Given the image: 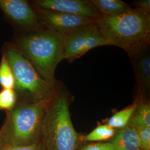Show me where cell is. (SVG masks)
Listing matches in <instances>:
<instances>
[{"instance_id": "6da1fadb", "label": "cell", "mask_w": 150, "mask_h": 150, "mask_svg": "<svg viewBox=\"0 0 150 150\" xmlns=\"http://www.w3.org/2000/svg\"><path fill=\"white\" fill-rule=\"evenodd\" d=\"M65 36L47 28L32 31L18 38L13 46L27 59L41 76L57 86L55 70L63 60Z\"/></svg>"}, {"instance_id": "7a4b0ae2", "label": "cell", "mask_w": 150, "mask_h": 150, "mask_svg": "<svg viewBox=\"0 0 150 150\" xmlns=\"http://www.w3.org/2000/svg\"><path fill=\"white\" fill-rule=\"evenodd\" d=\"M96 25L111 45L128 54L150 46V16L145 12L131 8L118 16H103Z\"/></svg>"}, {"instance_id": "3957f363", "label": "cell", "mask_w": 150, "mask_h": 150, "mask_svg": "<svg viewBox=\"0 0 150 150\" xmlns=\"http://www.w3.org/2000/svg\"><path fill=\"white\" fill-rule=\"evenodd\" d=\"M52 97L36 102H18L6 112L2 126L5 146H25L39 142L46 111Z\"/></svg>"}, {"instance_id": "277c9868", "label": "cell", "mask_w": 150, "mask_h": 150, "mask_svg": "<svg viewBox=\"0 0 150 150\" xmlns=\"http://www.w3.org/2000/svg\"><path fill=\"white\" fill-rule=\"evenodd\" d=\"M42 134L45 150H76L77 134L70 116L69 98L58 86L47 107Z\"/></svg>"}, {"instance_id": "5b68a950", "label": "cell", "mask_w": 150, "mask_h": 150, "mask_svg": "<svg viewBox=\"0 0 150 150\" xmlns=\"http://www.w3.org/2000/svg\"><path fill=\"white\" fill-rule=\"evenodd\" d=\"M12 71L17 95L36 102L53 96L57 86L50 85L41 76L31 62L13 46L6 47L4 55Z\"/></svg>"}, {"instance_id": "8992f818", "label": "cell", "mask_w": 150, "mask_h": 150, "mask_svg": "<svg viewBox=\"0 0 150 150\" xmlns=\"http://www.w3.org/2000/svg\"><path fill=\"white\" fill-rule=\"evenodd\" d=\"M111 45L97 26L96 22L65 36L63 60L74 61L93 48Z\"/></svg>"}, {"instance_id": "52a82bcc", "label": "cell", "mask_w": 150, "mask_h": 150, "mask_svg": "<svg viewBox=\"0 0 150 150\" xmlns=\"http://www.w3.org/2000/svg\"><path fill=\"white\" fill-rule=\"evenodd\" d=\"M36 12L41 26L64 36L97 22L83 16L56 11L38 9Z\"/></svg>"}, {"instance_id": "ba28073f", "label": "cell", "mask_w": 150, "mask_h": 150, "mask_svg": "<svg viewBox=\"0 0 150 150\" xmlns=\"http://www.w3.org/2000/svg\"><path fill=\"white\" fill-rule=\"evenodd\" d=\"M0 9L10 20L23 28L32 31L42 26L36 11L26 1L0 0Z\"/></svg>"}, {"instance_id": "9c48e42d", "label": "cell", "mask_w": 150, "mask_h": 150, "mask_svg": "<svg viewBox=\"0 0 150 150\" xmlns=\"http://www.w3.org/2000/svg\"><path fill=\"white\" fill-rule=\"evenodd\" d=\"M36 4L40 10L83 16L97 21L103 17L88 0H38Z\"/></svg>"}, {"instance_id": "30bf717a", "label": "cell", "mask_w": 150, "mask_h": 150, "mask_svg": "<svg viewBox=\"0 0 150 150\" xmlns=\"http://www.w3.org/2000/svg\"><path fill=\"white\" fill-rule=\"evenodd\" d=\"M129 55L139 93L148 92L150 88V46L140 48Z\"/></svg>"}, {"instance_id": "8fae6325", "label": "cell", "mask_w": 150, "mask_h": 150, "mask_svg": "<svg viewBox=\"0 0 150 150\" xmlns=\"http://www.w3.org/2000/svg\"><path fill=\"white\" fill-rule=\"evenodd\" d=\"M110 142L115 150H142L137 131L129 125L121 129Z\"/></svg>"}, {"instance_id": "7c38bea8", "label": "cell", "mask_w": 150, "mask_h": 150, "mask_svg": "<svg viewBox=\"0 0 150 150\" xmlns=\"http://www.w3.org/2000/svg\"><path fill=\"white\" fill-rule=\"evenodd\" d=\"M91 2L103 16L106 17L118 16L132 8L120 0H92Z\"/></svg>"}, {"instance_id": "4fadbf2b", "label": "cell", "mask_w": 150, "mask_h": 150, "mask_svg": "<svg viewBox=\"0 0 150 150\" xmlns=\"http://www.w3.org/2000/svg\"><path fill=\"white\" fill-rule=\"evenodd\" d=\"M127 125L136 129L150 127V106L148 102H139Z\"/></svg>"}, {"instance_id": "5bb4252c", "label": "cell", "mask_w": 150, "mask_h": 150, "mask_svg": "<svg viewBox=\"0 0 150 150\" xmlns=\"http://www.w3.org/2000/svg\"><path fill=\"white\" fill-rule=\"evenodd\" d=\"M137 106V100H136L131 105L114 114L108 120L107 125L113 129H122L126 127L128 125Z\"/></svg>"}, {"instance_id": "9a60e30c", "label": "cell", "mask_w": 150, "mask_h": 150, "mask_svg": "<svg viewBox=\"0 0 150 150\" xmlns=\"http://www.w3.org/2000/svg\"><path fill=\"white\" fill-rule=\"evenodd\" d=\"M115 134V129L108 125H99L90 134L83 137V140L88 142L105 141L112 138Z\"/></svg>"}, {"instance_id": "2e32d148", "label": "cell", "mask_w": 150, "mask_h": 150, "mask_svg": "<svg viewBox=\"0 0 150 150\" xmlns=\"http://www.w3.org/2000/svg\"><path fill=\"white\" fill-rule=\"evenodd\" d=\"M0 86L2 89H14L15 87L14 76L4 56L0 62Z\"/></svg>"}, {"instance_id": "e0dca14e", "label": "cell", "mask_w": 150, "mask_h": 150, "mask_svg": "<svg viewBox=\"0 0 150 150\" xmlns=\"http://www.w3.org/2000/svg\"><path fill=\"white\" fill-rule=\"evenodd\" d=\"M17 95L14 89H2L0 91V111L11 110L17 103Z\"/></svg>"}, {"instance_id": "ac0fdd59", "label": "cell", "mask_w": 150, "mask_h": 150, "mask_svg": "<svg viewBox=\"0 0 150 150\" xmlns=\"http://www.w3.org/2000/svg\"><path fill=\"white\" fill-rule=\"evenodd\" d=\"M142 150H150V127L137 131Z\"/></svg>"}, {"instance_id": "d6986e66", "label": "cell", "mask_w": 150, "mask_h": 150, "mask_svg": "<svg viewBox=\"0 0 150 150\" xmlns=\"http://www.w3.org/2000/svg\"><path fill=\"white\" fill-rule=\"evenodd\" d=\"M80 150H115L111 142L95 143L83 146Z\"/></svg>"}, {"instance_id": "ffe728a7", "label": "cell", "mask_w": 150, "mask_h": 150, "mask_svg": "<svg viewBox=\"0 0 150 150\" xmlns=\"http://www.w3.org/2000/svg\"><path fill=\"white\" fill-rule=\"evenodd\" d=\"M0 150H45L40 142L25 146H3Z\"/></svg>"}, {"instance_id": "44dd1931", "label": "cell", "mask_w": 150, "mask_h": 150, "mask_svg": "<svg viewBox=\"0 0 150 150\" xmlns=\"http://www.w3.org/2000/svg\"><path fill=\"white\" fill-rule=\"evenodd\" d=\"M136 9L140 11L145 12L146 13L150 14V0H139L135 1L134 2Z\"/></svg>"}, {"instance_id": "7402d4cb", "label": "cell", "mask_w": 150, "mask_h": 150, "mask_svg": "<svg viewBox=\"0 0 150 150\" xmlns=\"http://www.w3.org/2000/svg\"><path fill=\"white\" fill-rule=\"evenodd\" d=\"M5 146L4 139V132L3 129L1 127L0 129V149Z\"/></svg>"}]
</instances>
